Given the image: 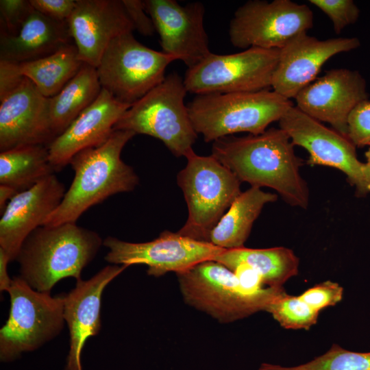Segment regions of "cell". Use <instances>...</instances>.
<instances>
[{"instance_id": "277c9868", "label": "cell", "mask_w": 370, "mask_h": 370, "mask_svg": "<svg viewBox=\"0 0 370 370\" xmlns=\"http://www.w3.org/2000/svg\"><path fill=\"white\" fill-rule=\"evenodd\" d=\"M294 105L274 90L197 95L187 105L193 127L214 142L239 132L258 135Z\"/></svg>"}, {"instance_id": "8fae6325", "label": "cell", "mask_w": 370, "mask_h": 370, "mask_svg": "<svg viewBox=\"0 0 370 370\" xmlns=\"http://www.w3.org/2000/svg\"><path fill=\"white\" fill-rule=\"evenodd\" d=\"M314 15L304 3L291 0H250L234 12L229 37L235 47L280 49L313 26Z\"/></svg>"}, {"instance_id": "74e56055", "label": "cell", "mask_w": 370, "mask_h": 370, "mask_svg": "<svg viewBox=\"0 0 370 370\" xmlns=\"http://www.w3.org/2000/svg\"><path fill=\"white\" fill-rule=\"evenodd\" d=\"M366 156V164L367 165L369 171H370V148L368 149V151L365 153Z\"/></svg>"}, {"instance_id": "f546056e", "label": "cell", "mask_w": 370, "mask_h": 370, "mask_svg": "<svg viewBox=\"0 0 370 370\" xmlns=\"http://www.w3.org/2000/svg\"><path fill=\"white\" fill-rule=\"evenodd\" d=\"M309 2L328 16L337 34L356 23L360 15L359 8L352 0H310Z\"/></svg>"}, {"instance_id": "8d00e7d4", "label": "cell", "mask_w": 370, "mask_h": 370, "mask_svg": "<svg viewBox=\"0 0 370 370\" xmlns=\"http://www.w3.org/2000/svg\"><path fill=\"white\" fill-rule=\"evenodd\" d=\"M18 192L8 186L0 184V210L1 213L8 201Z\"/></svg>"}, {"instance_id": "1f68e13d", "label": "cell", "mask_w": 370, "mask_h": 370, "mask_svg": "<svg viewBox=\"0 0 370 370\" xmlns=\"http://www.w3.org/2000/svg\"><path fill=\"white\" fill-rule=\"evenodd\" d=\"M347 138L355 147L370 146V100L360 102L351 112Z\"/></svg>"}, {"instance_id": "83f0119b", "label": "cell", "mask_w": 370, "mask_h": 370, "mask_svg": "<svg viewBox=\"0 0 370 370\" xmlns=\"http://www.w3.org/2000/svg\"><path fill=\"white\" fill-rule=\"evenodd\" d=\"M260 370H370V351L355 352L334 344L324 354L294 367L264 364Z\"/></svg>"}, {"instance_id": "ac0fdd59", "label": "cell", "mask_w": 370, "mask_h": 370, "mask_svg": "<svg viewBox=\"0 0 370 370\" xmlns=\"http://www.w3.org/2000/svg\"><path fill=\"white\" fill-rule=\"evenodd\" d=\"M66 191L64 185L53 174L32 188L18 192L8 201L1 213L0 248L10 262L16 260L29 234L42 226L59 206Z\"/></svg>"}, {"instance_id": "cb8c5ba5", "label": "cell", "mask_w": 370, "mask_h": 370, "mask_svg": "<svg viewBox=\"0 0 370 370\" xmlns=\"http://www.w3.org/2000/svg\"><path fill=\"white\" fill-rule=\"evenodd\" d=\"M277 199L276 194L256 186L241 192L212 230L209 242L225 249L244 247L264 206Z\"/></svg>"}, {"instance_id": "7a4b0ae2", "label": "cell", "mask_w": 370, "mask_h": 370, "mask_svg": "<svg viewBox=\"0 0 370 370\" xmlns=\"http://www.w3.org/2000/svg\"><path fill=\"white\" fill-rule=\"evenodd\" d=\"M135 135L132 131L114 130L101 145L73 156L69 162L74 171L72 183L42 226L76 223L92 206L115 194L134 190L139 178L133 168L122 160L121 154Z\"/></svg>"}, {"instance_id": "484cf974", "label": "cell", "mask_w": 370, "mask_h": 370, "mask_svg": "<svg viewBox=\"0 0 370 370\" xmlns=\"http://www.w3.org/2000/svg\"><path fill=\"white\" fill-rule=\"evenodd\" d=\"M101 88L96 68L84 63L64 88L49 98V114L54 138L62 134L95 101Z\"/></svg>"}, {"instance_id": "e0dca14e", "label": "cell", "mask_w": 370, "mask_h": 370, "mask_svg": "<svg viewBox=\"0 0 370 370\" xmlns=\"http://www.w3.org/2000/svg\"><path fill=\"white\" fill-rule=\"evenodd\" d=\"M356 37L319 40L300 34L280 49L271 88L291 99L317 79L323 65L332 56L356 49L360 46Z\"/></svg>"}, {"instance_id": "e575fe53", "label": "cell", "mask_w": 370, "mask_h": 370, "mask_svg": "<svg viewBox=\"0 0 370 370\" xmlns=\"http://www.w3.org/2000/svg\"><path fill=\"white\" fill-rule=\"evenodd\" d=\"M33 8L52 19L67 21L76 5V0H29Z\"/></svg>"}, {"instance_id": "3957f363", "label": "cell", "mask_w": 370, "mask_h": 370, "mask_svg": "<svg viewBox=\"0 0 370 370\" xmlns=\"http://www.w3.org/2000/svg\"><path fill=\"white\" fill-rule=\"evenodd\" d=\"M103 243L97 232L76 223L40 226L27 238L17 256L19 277L33 289L50 293L62 279L81 280L83 269Z\"/></svg>"}, {"instance_id": "4fadbf2b", "label": "cell", "mask_w": 370, "mask_h": 370, "mask_svg": "<svg viewBox=\"0 0 370 370\" xmlns=\"http://www.w3.org/2000/svg\"><path fill=\"white\" fill-rule=\"evenodd\" d=\"M103 245L108 249L105 260L114 264H145L147 274L159 277L167 272L185 271L205 260H213L225 249L177 232L164 231L153 241L130 243L112 236Z\"/></svg>"}, {"instance_id": "f1b7e54d", "label": "cell", "mask_w": 370, "mask_h": 370, "mask_svg": "<svg viewBox=\"0 0 370 370\" xmlns=\"http://www.w3.org/2000/svg\"><path fill=\"white\" fill-rule=\"evenodd\" d=\"M264 310L271 313L282 327L294 330H308L317 323L319 313L299 296L288 295L285 291L269 303Z\"/></svg>"}, {"instance_id": "44dd1931", "label": "cell", "mask_w": 370, "mask_h": 370, "mask_svg": "<svg viewBox=\"0 0 370 370\" xmlns=\"http://www.w3.org/2000/svg\"><path fill=\"white\" fill-rule=\"evenodd\" d=\"M130 106L101 88L95 101L48 145L49 160L56 171L69 164L79 151L106 141Z\"/></svg>"}, {"instance_id": "603a6c76", "label": "cell", "mask_w": 370, "mask_h": 370, "mask_svg": "<svg viewBox=\"0 0 370 370\" xmlns=\"http://www.w3.org/2000/svg\"><path fill=\"white\" fill-rule=\"evenodd\" d=\"M83 62L74 43L55 53L32 61L11 63L0 61V75L25 77L30 79L47 98L57 95L78 73Z\"/></svg>"}, {"instance_id": "6da1fadb", "label": "cell", "mask_w": 370, "mask_h": 370, "mask_svg": "<svg viewBox=\"0 0 370 370\" xmlns=\"http://www.w3.org/2000/svg\"><path fill=\"white\" fill-rule=\"evenodd\" d=\"M211 155L241 182L269 187L288 205L308 208L310 194L299 171L301 160L290 137L280 127L258 135L221 138L212 142Z\"/></svg>"}, {"instance_id": "ba28073f", "label": "cell", "mask_w": 370, "mask_h": 370, "mask_svg": "<svg viewBox=\"0 0 370 370\" xmlns=\"http://www.w3.org/2000/svg\"><path fill=\"white\" fill-rule=\"evenodd\" d=\"M9 317L0 330V360L10 362L55 338L64 323V295L33 289L20 277L12 278Z\"/></svg>"}, {"instance_id": "9c48e42d", "label": "cell", "mask_w": 370, "mask_h": 370, "mask_svg": "<svg viewBox=\"0 0 370 370\" xmlns=\"http://www.w3.org/2000/svg\"><path fill=\"white\" fill-rule=\"evenodd\" d=\"M176 60L143 45L128 32L110 42L96 69L102 88L132 106L164 79L166 67Z\"/></svg>"}, {"instance_id": "9a60e30c", "label": "cell", "mask_w": 370, "mask_h": 370, "mask_svg": "<svg viewBox=\"0 0 370 370\" xmlns=\"http://www.w3.org/2000/svg\"><path fill=\"white\" fill-rule=\"evenodd\" d=\"M164 53L175 56L188 68L211 51L204 26L205 8L201 2L181 5L175 0H145Z\"/></svg>"}, {"instance_id": "4dcf8cb0", "label": "cell", "mask_w": 370, "mask_h": 370, "mask_svg": "<svg viewBox=\"0 0 370 370\" xmlns=\"http://www.w3.org/2000/svg\"><path fill=\"white\" fill-rule=\"evenodd\" d=\"M34 10L29 0H1V34L17 35Z\"/></svg>"}, {"instance_id": "7c38bea8", "label": "cell", "mask_w": 370, "mask_h": 370, "mask_svg": "<svg viewBox=\"0 0 370 370\" xmlns=\"http://www.w3.org/2000/svg\"><path fill=\"white\" fill-rule=\"evenodd\" d=\"M278 122L293 144L308 152L310 164L340 170L360 196L370 192V171L365 162L359 160L356 147L346 136L295 106Z\"/></svg>"}, {"instance_id": "30bf717a", "label": "cell", "mask_w": 370, "mask_h": 370, "mask_svg": "<svg viewBox=\"0 0 370 370\" xmlns=\"http://www.w3.org/2000/svg\"><path fill=\"white\" fill-rule=\"evenodd\" d=\"M279 54L280 49L258 47L227 55L211 52L186 70L184 83L196 95L269 89Z\"/></svg>"}, {"instance_id": "4316f807", "label": "cell", "mask_w": 370, "mask_h": 370, "mask_svg": "<svg viewBox=\"0 0 370 370\" xmlns=\"http://www.w3.org/2000/svg\"><path fill=\"white\" fill-rule=\"evenodd\" d=\"M48 146L28 145L0 153V184L21 192L54 174Z\"/></svg>"}, {"instance_id": "ffe728a7", "label": "cell", "mask_w": 370, "mask_h": 370, "mask_svg": "<svg viewBox=\"0 0 370 370\" xmlns=\"http://www.w3.org/2000/svg\"><path fill=\"white\" fill-rule=\"evenodd\" d=\"M128 266L109 265L87 280L77 281L75 287L64 295V317L70 335L69 351L64 370H83L81 355L87 339L101 328V307L107 285Z\"/></svg>"}, {"instance_id": "5bb4252c", "label": "cell", "mask_w": 370, "mask_h": 370, "mask_svg": "<svg viewBox=\"0 0 370 370\" xmlns=\"http://www.w3.org/2000/svg\"><path fill=\"white\" fill-rule=\"evenodd\" d=\"M54 139L49 98L20 77L0 91V151L28 145H49Z\"/></svg>"}, {"instance_id": "d6a6232c", "label": "cell", "mask_w": 370, "mask_h": 370, "mask_svg": "<svg viewBox=\"0 0 370 370\" xmlns=\"http://www.w3.org/2000/svg\"><path fill=\"white\" fill-rule=\"evenodd\" d=\"M343 288L330 280L314 285L299 295L306 304L317 312L336 305L343 297Z\"/></svg>"}, {"instance_id": "d4e9b609", "label": "cell", "mask_w": 370, "mask_h": 370, "mask_svg": "<svg viewBox=\"0 0 370 370\" xmlns=\"http://www.w3.org/2000/svg\"><path fill=\"white\" fill-rule=\"evenodd\" d=\"M213 260L230 270L238 264H246L261 276L264 284L275 288L282 287L288 279L296 275L299 267V258L284 247L225 249Z\"/></svg>"}, {"instance_id": "7402d4cb", "label": "cell", "mask_w": 370, "mask_h": 370, "mask_svg": "<svg viewBox=\"0 0 370 370\" xmlns=\"http://www.w3.org/2000/svg\"><path fill=\"white\" fill-rule=\"evenodd\" d=\"M67 21L34 10L16 36L1 34L0 61L21 63L48 56L71 44Z\"/></svg>"}, {"instance_id": "836d02e7", "label": "cell", "mask_w": 370, "mask_h": 370, "mask_svg": "<svg viewBox=\"0 0 370 370\" xmlns=\"http://www.w3.org/2000/svg\"><path fill=\"white\" fill-rule=\"evenodd\" d=\"M134 30L145 36H151L156 32L153 22L145 8L143 1L121 0Z\"/></svg>"}, {"instance_id": "2e32d148", "label": "cell", "mask_w": 370, "mask_h": 370, "mask_svg": "<svg viewBox=\"0 0 370 370\" xmlns=\"http://www.w3.org/2000/svg\"><path fill=\"white\" fill-rule=\"evenodd\" d=\"M365 79L357 71L332 69L301 90L296 107L309 116L331 125L347 137L348 118L360 102L368 99Z\"/></svg>"}, {"instance_id": "52a82bcc", "label": "cell", "mask_w": 370, "mask_h": 370, "mask_svg": "<svg viewBox=\"0 0 370 370\" xmlns=\"http://www.w3.org/2000/svg\"><path fill=\"white\" fill-rule=\"evenodd\" d=\"M177 276L184 301L221 323L264 310L284 291L282 287H267L260 293H251L233 271L213 260L199 262L177 273Z\"/></svg>"}, {"instance_id": "8992f818", "label": "cell", "mask_w": 370, "mask_h": 370, "mask_svg": "<svg viewBox=\"0 0 370 370\" xmlns=\"http://www.w3.org/2000/svg\"><path fill=\"white\" fill-rule=\"evenodd\" d=\"M186 158L187 164L178 173L177 180L188 214L178 232L209 242L212 230L242 192L241 182L212 155L199 156L193 150Z\"/></svg>"}, {"instance_id": "5b68a950", "label": "cell", "mask_w": 370, "mask_h": 370, "mask_svg": "<svg viewBox=\"0 0 370 370\" xmlns=\"http://www.w3.org/2000/svg\"><path fill=\"white\" fill-rule=\"evenodd\" d=\"M184 78L171 73L132 104L114 126V130L132 131L161 140L176 157L193 151L197 138L184 99Z\"/></svg>"}, {"instance_id": "d6986e66", "label": "cell", "mask_w": 370, "mask_h": 370, "mask_svg": "<svg viewBox=\"0 0 370 370\" xmlns=\"http://www.w3.org/2000/svg\"><path fill=\"white\" fill-rule=\"evenodd\" d=\"M67 23L79 59L95 68L113 39L134 30L121 0H76Z\"/></svg>"}, {"instance_id": "d590c367", "label": "cell", "mask_w": 370, "mask_h": 370, "mask_svg": "<svg viewBox=\"0 0 370 370\" xmlns=\"http://www.w3.org/2000/svg\"><path fill=\"white\" fill-rule=\"evenodd\" d=\"M10 259L8 254L0 248V291L1 292L8 291L12 280L8 275V266Z\"/></svg>"}]
</instances>
